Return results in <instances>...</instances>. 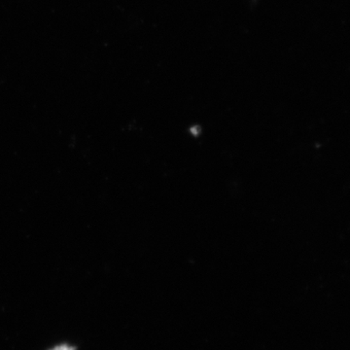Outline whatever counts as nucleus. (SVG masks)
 Instances as JSON below:
<instances>
[{"label": "nucleus", "instance_id": "f257e3e1", "mask_svg": "<svg viewBox=\"0 0 350 350\" xmlns=\"http://www.w3.org/2000/svg\"><path fill=\"white\" fill-rule=\"evenodd\" d=\"M53 350H73L71 347H68V345H61V347H57L56 349Z\"/></svg>", "mask_w": 350, "mask_h": 350}]
</instances>
